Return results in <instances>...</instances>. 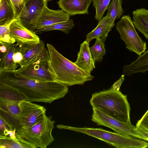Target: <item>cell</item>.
Wrapping results in <instances>:
<instances>
[{"label": "cell", "instance_id": "6da1fadb", "mask_svg": "<svg viewBox=\"0 0 148 148\" xmlns=\"http://www.w3.org/2000/svg\"><path fill=\"white\" fill-rule=\"evenodd\" d=\"M0 84L11 86L24 94L30 102L51 104L64 97L68 86L58 82L40 81L24 77L15 71H0Z\"/></svg>", "mask_w": 148, "mask_h": 148}, {"label": "cell", "instance_id": "7a4b0ae2", "mask_svg": "<svg viewBox=\"0 0 148 148\" xmlns=\"http://www.w3.org/2000/svg\"><path fill=\"white\" fill-rule=\"evenodd\" d=\"M47 46L49 56L50 66L56 81L72 86L82 85L93 79L94 76L63 56L52 45L47 43Z\"/></svg>", "mask_w": 148, "mask_h": 148}, {"label": "cell", "instance_id": "3957f363", "mask_svg": "<svg viewBox=\"0 0 148 148\" xmlns=\"http://www.w3.org/2000/svg\"><path fill=\"white\" fill-rule=\"evenodd\" d=\"M90 103L104 113L119 121L131 123L130 104L127 95L111 88L93 94Z\"/></svg>", "mask_w": 148, "mask_h": 148}, {"label": "cell", "instance_id": "277c9868", "mask_svg": "<svg viewBox=\"0 0 148 148\" xmlns=\"http://www.w3.org/2000/svg\"><path fill=\"white\" fill-rule=\"evenodd\" d=\"M56 127L60 129L68 130L85 134L102 140L117 148H145L148 147V143L141 139L123 135L100 128L76 127L62 125H58Z\"/></svg>", "mask_w": 148, "mask_h": 148}, {"label": "cell", "instance_id": "5b68a950", "mask_svg": "<svg viewBox=\"0 0 148 148\" xmlns=\"http://www.w3.org/2000/svg\"><path fill=\"white\" fill-rule=\"evenodd\" d=\"M51 118V116L45 114L33 125L21 128L16 132V136L30 143L35 148H46L54 140L52 132L55 121Z\"/></svg>", "mask_w": 148, "mask_h": 148}, {"label": "cell", "instance_id": "8992f818", "mask_svg": "<svg viewBox=\"0 0 148 148\" xmlns=\"http://www.w3.org/2000/svg\"><path fill=\"white\" fill-rule=\"evenodd\" d=\"M14 71L24 77L31 79L40 81H56L55 75L50 66L49 52L46 48L33 62Z\"/></svg>", "mask_w": 148, "mask_h": 148}, {"label": "cell", "instance_id": "52a82bcc", "mask_svg": "<svg viewBox=\"0 0 148 148\" xmlns=\"http://www.w3.org/2000/svg\"><path fill=\"white\" fill-rule=\"evenodd\" d=\"M116 29L121 38L130 52L140 56L147 49L146 42L139 36L136 30L133 21L129 15H124L116 23Z\"/></svg>", "mask_w": 148, "mask_h": 148}, {"label": "cell", "instance_id": "ba28073f", "mask_svg": "<svg viewBox=\"0 0 148 148\" xmlns=\"http://www.w3.org/2000/svg\"><path fill=\"white\" fill-rule=\"evenodd\" d=\"M93 113L92 120L97 125L110 128L115 133L123 135L144 140L148 139L136 130V127L131 123L122 122L106 114L98 108L92 107Z\"/></svg>", "mask_w": 148, "mask_h": 148}, {"label": "cell", "instance_id": "9c48e42d", "mask_svg": "<svg viewBox=\"0 0 148 148\" xmlns=\"http://www.w3.org/2000/svg\"><path fill=\"white\" fill-rule=\"evenodd\" d=\"M19 105L20 112L17 132L22 128L33 125L45 114L46 109L44 107L29 101L23 100L20 102Z\"/></svg>", "mask_w": 148, "mask_h": 148}, {"label": "cell", "instance_id": "30bf717a", "mask_svg": "<svg viewBox=\"0 0 148 148\" xmlns=\"http://www.w3.org/2000/svg\"><path fill=\"white\" fill-rule=\"evenodd\" d=\"M46 4L47 3L45 0H28L25 3L24 12L17 19L28 29L34 32L38 20Z\"/></svg>", "mask_w": 148, "mask_h": 148}, {"label": "cell", "instance_id": "8fae6325", "mask_svg": "<svg viewBox=\"0 0 148 148\" xmlns=\"http://www.w3.org/2000/svg\"><path fill=\"white\" fill-rule=\"evenodd\" d=\"M17 47L23 56V59L19 66H25L38 58L45 49V43L40 40L38 42H17Z\"/></svg>", "mask_w": 148, "mask_h": 148}, {"label": "cell", "instance_id": "7c38bea8", "mask_svg": "<svg viewBox=\"0 0 148 148\" xmlns=\"http://www.w3.org/2000/svg\"><path fill=\"white\" fill-rule=\"evenodd\" d=\"M10 34L11 38L17 42H38L40 40L35 33L25 27L19 19L11 25Z\"/></svg>", "mask_w": 148, "mask_h": 148}, {"label": "cell", "instance_id": "4fadbf2b", "mask_svg": "<svg viewBox=\"0 0 148 148\" xmlns=\"http://www.w3.org/2000/svg\"><path fill=\"white\" fill-rule=\"evenodd\" d=\"M47 4L38 20L36 30L66 21L70 18V15L62 10L50 9L48 8Z\"/></svg>", "mask_w": 148, "mask_h": 148}, {"label": "cell", "instance_id": "5bb4252c", "mask_svg": "<svg viewBox=\"0 0 148 148\" xmlns=\"http://www.w3.org/2000/svg\"><path fill=\"white\" fill-rule=\"evenodd\" d=\"M20 102L0 99V116L12 127L18 130V119L20 109Z\"/></svg>", "mask_w": 148, "mask_h": 148}, {"label": "cell", "instance_id": "9a60e30c", "mask_svg": "<svg viewBox=\"0 0 148 148\" xmlns=\"http://www.w3.org/2000/svg\"><path fill=\"white\" fill-rule=\"evenodd\" d=\"M92 0H59V7L70 16L88 14V8Z\"/></svg>", "mask_w": 148, "mask_h": 148}, {"label": "cell", "instance_id": "2e32d148", "mask_svg": "<svg viewBox=\"0 0 148 148\" xmlns=\"http://www.w3.org/2000/svg\"><path fill=\"white\" fill-rule=\"evenodd\" d=\"M89 45V43L86 40L80 45L77 60L74 63L81 69L90 74L95 66Z\"/></svg>", "mask_w": 148, "mask_h": 148}, {"label": "cell", "instance_id": "e0dca14e", "mask_svg": "<svg viewBox=\"0 0 148 148\" xmlns=\"http://www.w3.org/2000/svg\"><path fill=\"white\" fill-rule=\"evenodd\" d=\"M97 27L86 36L85 40L89 43L93 39L100 38L105 43L109 32L113 28L110 24V15H106L99 20Z\"/></svg>", "mask_w": 148, "mask_h": 148}, {"label": "cell", "instance_id": "ac0fdd59", "mask_svg": "<svg viewBox=\"0 0 148 148\" xmlns=\"http://www.w3.org/2000/svg\"><path fill=\"white\" fill-rule=\"evenodd\" d=\"M122 68L124 74L127 76L136 73H145L148 71V50L139 56L130 64L124 65Z\"/></svg>", "mask_w": 148, "mask_h": 148}, {"label": "cell", "instance_id": "d6986e66", "mask_svg": "<svg viewBox=\"0 0 148 148\" xmlns=\"http://www.w3.org/2000/svg\"><path fill=\"white\" fill-rule=\"evenodd\" d=\"M132 14L135 27L148 40V10L142 8L133 11Z\"/></svg>", "mask_w": 148, "mask_h": 148}, {"label": "cell", "instance_id": "ffe728a7", "mask_svg": "<svg viewBox=\"0 0 148 148\" xmlns=\"http://www.w3.org/2000/svg\"><path fill=\"white\" fill-rule=\"evenodd\" d=\"M16 44H9L6 51L2 54L0 59V71H14L19 66L13 60Z\"/></svg>", "mask_w": 148, "mask_h": 148}, {"label": "cell", "instance_id": "44dd1931", "mask_svg": "<svg viewBox=\"0 0 148 148\" xmlns=\"http://www.w3.org/2000/svg\"><path fill=\"white\" fill-rule=\"evenodd\" d=\"M16 19L15 10L11 0H0V25Z\"/></svg>", "mask_w": 148, "mask_h": 148}, {"label": "cell", "instance_id": "7402d4cb", "mask_svg": "<svg viewBox=\"0 0 148 148\" xmlns=\"http://www.w3.org/2000/svg\"><path fill=\"white\" fill-rule=\"evenodd\" d=\"M0 99L19 102L27 101L26 97L22 92L9 86L0 84Z\"/></svg>", "mask_w": 148, "mask_h": 148}, {"label": "cell", "instance_id": "603a6c76", "mask_svg": "<svg viewBox=\"0 0 148 148\" xmlns=\"http://www.w3.org/2000/svg\"><path fill=\"white\" fill-rule=\"evenodd\" d=\"M0 148H35L30 143L17 136L12 138L1 136H0Z\"/></svg>", "mask_w": 148, "mask_h": 148}, {"label": "cell", "instance_id": "cb8c5ba5", "mask_svg": "<svg viewBox=\"0 0 148 148\" xmlns=\"http://www.w3.org/2000/svg\"><path fill=\"white\" fill-rule=\"evenodd\" d=\"M122 0H112L109 3L107 10V13L110 15V24L112 27L115 26L116 19L119 18L124 12L122 6Z\"/></svg>", "mask_w": 148, "mask_h": 148}, {"label": "cell", "instance_id": "d4e9b609", "mask_svg": "<svg viewBox=\"0 0 148 148\" xmlns=\"http://www.w3.org/2000/svg\"><path fill=\"white\" fill-rule=\"evenodd\" d=\"M74 25L73 20L69 18L68 20L59 23H58L51 25L45 27L40 29L36 30L34 32H47L53 30H60L64 33L69 34L70 31Z\"/></svg>", "mask_w": 148, "mask_h": 148}, {"label": "cell", "instance_id": "484cf974", "mask_svg": "<svg viewBox=\"0 0 148 148\" xmlns=\"http://www.w3.org/2000/svg\"><path fill=\"white\" fill-rule=\"evenodd\" d=\"M104 42L100 38H96L95 44L90 47L92 56L95 62H101L103 60V57L105 54L106 51Z\"/></svg>", "mask_w": 148, "mask_h": 148}, {"label": "cell", "instance_id": "4316f807", "mask_svg": "<svg viewBox=\"0 0 148 148\" xmlns=\"http://www.w3.org/2000/svg\"><path fill=\"white\" fill-rule=\"evenodd\" d=\"M111 0H92L96 11L95 18L99 21L103 17Z\"/></svg>", "mask_w": 148, "mask_h": 148}, {"label": "cell", "instance_id": "83f0119b", "mask_svg": "<svg viewBox=\"0 0 148 148\" xmlns=\"http://www.w3.org/2000/svg\"><path fill=\"white\" fill-rule=\"evenodd\" d=\"M17 19H15L9 22L0 25V42H5L10 44L14 43V40L10 37V27L11 24Z\"/></svg>", "mask_w": 148, "mask_h": 148}, {"label": "cell", "instance_id": "f1b7e54d", "mask_svg": "<svg viewBox=\"0 0 148 148\" xmlns=\"http://www.w3.org/2000/svg\"><path fill=\"white\" fill-rule=\"evenodd\" d=\"M14 7L16 19L24 11L25 4L23 0H11Z\"/></svg>", "mask_w": 148, "mask_h": 148}, {"label": "cell", "instance_id": "f546056e", "mask_svg": "<svg viewBox=\"0 0 148 148\" xmlns=\"http://www.w3.org/2000/svg\"><path fill=\"white\" fill-rule=\"evenodd\" d=\"M135 127L136 128L143 129L148 131V110L137 121Z\"/></svg>", "mask_w": 148, "mask_h": 148}, {"label": "cell", "instance_id": "4dcf8cb0", "mask_svg": "<svg viewBox=\"0 0 148 148\" xmlns=\"http://www.w3.org/2000/svg\"><path fill=\"white\" fill-rule=\"evenodd\" d=\"M12 130V126L0 116V136H4L7 131Z\"/></svg>", "mask_w": 148, "mask_h": 148}, {"label": "cell", "instance_id": "1f68e13d", "mask_svg": "<svg viewBox=\"0 0 148 148\" xmlns=\"http://www.w3.org/2000/svg\"><path fill=\"white\" fill-rule=\"evenodd\" d=\"M23 58V55L18 48L17 47L16 44L14 52L13 55L14 61L16 64L19 65L22 60Z\"/></svg>", "mask_w": 148, "mask_h": 148}, {"label": "cell", "instance_id": "d6a6232c", "mask_svg": "<svg viewBox=\"0 0 148 148\" xmlns=\"http://www.w3.org/2000/svg\"><path fill=\"white\" fill-rule=\"evenodd\" d=\"M125 75L123 74L121 77L113 84L111 88L116 90H120L121 86L125 79Z\"/></svg>", "mask_w": 148, "mask_h": 148}, {"label": "cell", "instance_id": "836d02e7", "mask_svg": "<svg viewBox=\"0 0 148 148\" xmlns=\"http://www.w3.org/2000/svg\"><path fill=\"white\" fill-rule=\"evenodd\" d=\"M9 44L5 42H0V51L1 53H4L6 51Z\"/></svg>", "mask_w": 148, "mask_h": 148}, {"label": "cell", "instance_id": "e575fe53", "mask_svg": "<svg viewBox=\"0 0 148 148\" xmlns=\"http://www.w3.org/2000/svg\"><path fill=\"white\" fill-rule=\"evenodd\" d=\"M136 130L148 139V131L143 129L136 128Z\"/></svg>", "mask_w": 148, "mask_h": 148}, {"label": "cell", "instance_id": "d590c367", "mask_svg": "<svg viewBox=\"0 0 148 148\" xmlns=\"http://www.w3.org/2000/svg\"><path fill=\"white\" fill-rule=\"evenodd\" d=\"M28 0H23L24 3H25L26 2H27Z\"/></svg>", "mask_w": 148, "mask_h": 148}, {"label": "cell", "instance_id": "8d00e7d4", "mask_svg": "<svg viewBox=\"0 0 148 148\" xmlns=\"http://www.w3.org/2000/svg\"><path fill=\"white\" fill-rule=\"evenodd\" d=\"M46 0V2H47H47H48L49 1V0Z\"/></svg>", "mask_w": 148, "mask_h": 148}, {"label": "cell", "instance_id": "74e56055", "mask_svg": "<svg viewBox=\"0 0 148 148\" xmlns=\"http://www.w3.org/2000/svg\"></svg>", "mask_w": 148, "mask_h": 148}]
</instances>
